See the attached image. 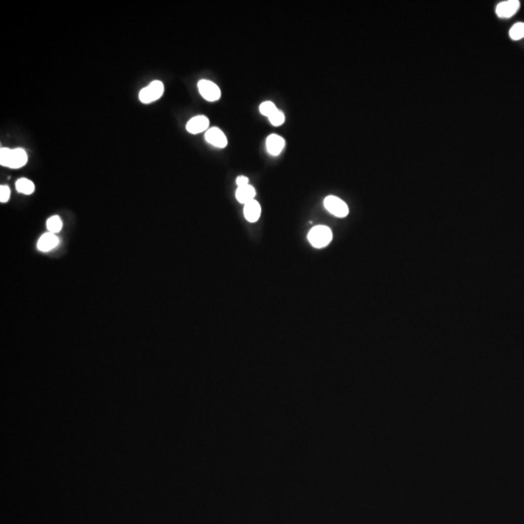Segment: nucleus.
Returning <instances> with one entry per match:
<instances>
[{
  "label": "nucleus",
  "mask_w": 524,
  "mask_h": 524,
  "mask_svg": "<svg viewBox=\"0 0 524 524\" xmlns=\"http://www.w3.org/2000/svg\"><path fill=\"white\" fill-rule=\"evenodd\" d=\"M261 215V207L256 200H253L247 203L244 206V216L246 220L250 222L258 221Z\"/></svg>",
  "instance_id": "9b49d317"
},
{
  "label": "nucleus",
  "mask_w": 524,
  "mask_h": 524,
  "mask_svg": "<svg viewBox=\"0 0 524 524\" xmlns=\"http://www.w3.org/2000/svg\"><path fill=\"white\" fill-rule=\"evenodd\" d=\"M277 110H278V108L276 107V105L274 104L273 102H271V101H265V102L261 103L260 106H259L260 113L263 116H267V117L272 116Z\"/></svg>",
  "instance_id": "dca6fc26"
},
{
  "label": "nucleus",
  "mask_w": 524,
  "mask_h": 524,
  "mask_svg": "<svg viewBox=\"0 0 524 524\" xmlns=\"http://www.w3.org/2000/svg\"><path fill=\"white\" fill-rule=\"evenodd\" d=\"M59 243L58 237L56 234L48 232L41 236L37 243V249L41 252H49L56 248Z\"/></svg>",
  "instance_id": "9d476101"
},
{
  "label": "nucleus",
  "mask_w": 524,
  "mask_h": 524,
  "mask_svg": "<svg viewBox=\"0 0 524 524\" xmlns=\"http://www.w3.org/2000/svg\"><path fill=\"white\" fill-rule=\"evenodd\" d=\"M256 189L255 187L251 185H248V186H242V187H238L237 190H236V198L237 200L246 205L247 203L255 200L256 197Z\"/></svg>",
  "instance_id": "f8f14e48"
},
{
  "label": "nucleus",
  "mask_w": 524,
  "mask_h": 524,
  "mask_svg": "<svg viewBox=\"0 0 524 524\" xmlns=\"http://www.w3.org/2000/svg\"><path fill=\"white\" fill-rule=\"evenodd\" d=\"M27 163V153L23 149H8L1 148L0 150V164L2 166L18 169L24 166Z\"/></svg>",
  "instance_id": "f257e3e1"
},
{
  "label": "nucleus",
  "mask_w": 524,
  "mask_h": 524,
  "mask_svg": "<svg viewBox=\"0 0 524 524\" xmlns=\"http://www.w3.org/2000/svg\"><path fill=\"white\" fill-rule=\"evenodd\" d=\"M198 90L202 97L210 102L217 101L221 98V90L214 82L201 80L198 83Z\"/></svg>",
  "instance_id": "39448f33"
},
{
  "label": "nucleus",
  "mask_w": 524,
  "mask_h": 524,
  "mask_svg": "<svg viewBox=\"0 0 524 524\" xmlns=\"http://www.w3.org/2000/svg\"><path fill=\"white\" fill-rule=\"evenodd\" d=\"M164 86L160 81L151 82L149 86L141 90L139 93L140 101L144 104H150L156 101L163 96Z\"/></svg>",
  "instance_id": "7ed1b4c3"
},
{
  "label": "nucleus",
  "mask_w": 524,
  "mask_h": 524,
  "mask_svg": "<svg viewBox=\"0 0 524 524\" xmlns=\"http://www.w3.org/2000/svg\"><path fill=\"white\" fill-rule=\"evenodd\" d=\"M16 188H17V190L19 192L23 193V194H31L34 191L35 186L34 184L30 180L25 179V178H22V179L17 181Z\"/></svg>",
  "instance_id": "ddd939ff"
},
{
  "label": "nucleus",
  "mask_w": 524,
  "mask_h": 524,
  "mask_svg": "<svg viewBox=\"0 0 524 524\" xmlns=\"http://www.w3.org/2000/svg\"><path fill=\"white\" fill-rule=\"evenodd\" d=\"M10 193H11V191H10L9 186L2 185V186H0V201L2 203L7 202L9 200V198H10Z\"/></svg>",
  "instance_id": "a211bd4d"
},
{
  "label": "nucleus",
  "mask_w": 524,
  "mask_h": 524,
  "mask_svg": "<svg viewBox=\"0 0 524 524\" xmlns=\"http://www.w3.org/2000/svg\"><path fill=\"white\" fill-rule=\"evenodd\" d=\"M286 146V142L283 137L277 134H271L266 139V149L272 155H279Z\"/></svg>",
  "instance_id": "1a4fd4ad"
},
{
  "label": "nucleus",
  "mask_w": 524,
  "mask_h": 524,
  "mask_svg": "<svg viewBox=\"0 0 524 524\" xmlns=\"http://www.w3.org/2000/svg\"><path fill=\"white\" fill-rule=\"evenodd\" d=\"M332 237L333 235L331 229L326 225H316L308 234L309 242L313 247L317 249L326 247L332 241Z\"/></svg>",
  "instance_id": "f03ea898"
},
{
  "label": "nucleus",
  "mask_w": 524,
  "mask_h": 524,
  "mask_svg": "<svg viewBox=\"0 0 524 524\" xmlns=\"http://www.w3.org/2000/svg\"><path fill=\"white\" fill-rule=\"evenodd\" d=\"M47 228L49 232L56 234L59 232L62 228V221L58 216H53L47 221Z\"/></svg>",
  "instance_id": "4468645a"
},
{
  "label": "nucleus",
  "mask_w": 524,
  "mask_h": 524,
  "mask_svg": "<svg viewBox=\"0 0 524 524\" xmlns=\"http://www.w3.org/2000/svg\"><path fill=\"white\" fill-rule=\"evenodd\" d=\"M510 37L512 40H520L524 38V23H517L510 29Z\"/></svg>",
  "instance_id": "2eb2a0df"
},
{
  "label": "nucleus",
  "mask_w": 524,
  "mask_h": 524,
  "mask_svg": "<svg viewBox=\"0 0 524 524\" xmlns=\"http://www.w3.org/2000/svg\"><path fill=\"white\" fill-rule=\"evenodd\" d=\"M205 140L217 148H225L227 146V138L220 128H209L205 133Z\"/></svg>",
  "instance_id": "0eeeda50"
},
{
  "label": "nucleus",
  "mask_w": 524,
  "mask_h": 524,
  "mask_svg": "<svg viewBox=\"0 0 524 524\" xmlns=\"http://www.w3.org/2000/svg\"><path fill=\"white\" fill-rule=\"evenodd\" d=\"M236 185L238 187H242V186H248L250 185L249 184V178L245 177V176H239L237 179H236Z\"/></svg>",
  "instance_id": "6ab92c4d"
},
{
  "label": "nucleus",
  "mask_w": 524,
  "mask_h": 524,
  "mask_svg": "<svg viewBox=\"0 0 524 524\" xmlns=\"http://www.w3.org/2000/svg\"><path fill=\"white\" fill-rule=\"evenodd\" d=\"M520 7V2L517 0H508L499 3L496 7V14L499 18L508 19L512 17Z\"/></svg>",
  "instance_id": "423d86ee"
},
{
  "label": "nucleus",
  "mask_w": 524,
  "mask_h": 524,
  "mask_svg": "<svg viewBox=\"0 0 524 524\" xmlns=\"http://www.w3.org/2000/svg\"><path fill=\"white\" fill-rule=\"evenodd\" d=\"M268 118H269V120H270L272 126L279 127V126H281L285 123L286 116H285V114L278 109L272 116H269Z\"/></svg>",
  "instance_id": "f3484780"
},
{
  "label": "nucleus",
  "mask_w": 524,
  "mask_h": 524,
  "mask_svg": "<svg viewBox=\"0 0 524 524\" xmlns=\"http://www.w3.org/2000/svg\"><path fill=\"white\" fill-rule=\"evenodd\" d=\"M209 129V119L205 116H196L188 120L186 130L191 134H198Z\"/></svg>",
  "instance_id": "6e6552de"
},
{
  "label": "nucleus",
  "mask_w": 524,
  "mask_h": 524,
  "mask_svg": "<svg viewBox=\"0 0 524 524\" xmlns=\"http://www.w3.org/2000/svg\"><path fill=\"white\" fill-rule=\"evenodd\" d=\"M325 207L332 215L338 218H345L349 215L348 205L340 198L329 195L325 199Z\"/></svg>",
  "instance_id": "20e7f679"
}]
</instances>
